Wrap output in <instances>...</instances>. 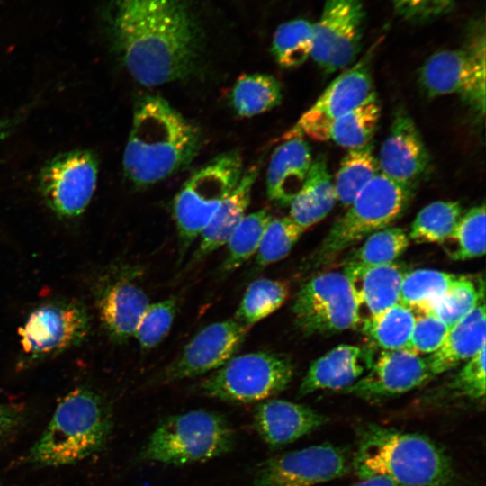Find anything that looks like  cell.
Wrapping results in <instances>:
<instances>
[{
	"mask_svg": "<svg viewBox=\"0 0 486 486\" xmlns=\"http://www.w3.org/2000/svg\"><path fill=\"white\" fill-rule=\"evenodd\" d=\"M283 99L281 83L273 76L254 73L240 76L231 91V104L241 117L270 111Z\"/></svg>",
	"mask_w": 486,
	"mask_h": 486,
	"instance_id": "4316f807",
	"label": "cell"
},
{
	"mask_svg": "<svg viewBox=\"0 0 486 486\" xmlns=\"http://www.w3.org/2000/svg\"><path fill=\"white\" fill-rule=\"evenodd\" d=\"M89 328V315L82 305L57 301L36 308L19 328V335L24 353L34 359L78 345Z\"/></svg>",
	"mask_w": 486,
	"mask_h": 486,
	"instance_id": "9a60e30c",
	"label": "cell"
},
{
	"mask_svg": "<svg viewBox=\"0 0 486 486\" xmlns=\"http://www.w3.org/2000/svg\"><path fill=\"white\" fill-rule=\"evenodd\" d=\"M248 328L235 319L204 327L166 368L163 380L176 382L219 369L234 356Z\"/></svg>",
	"mask_w": 486,
	"mask_h": 486,
	"instance_id": "2e32d148",
	"label": "cell"
},
{
	"mask_svg": "<svg viewBox=\"0 0 486 486\" xmlns=\"http://www.w3.org/2000/svg\"><path fill=\"white\" fill-rule=\"evenodd\" d=\"M405 230L387 227L365 238L345 262V266L369 267L394 263L410 245Z\"/></svg>",
	"mask_w": 486,
	"mask_h": 486,
	"instance_id": "836d02e7",
	"label": "cell"
},
{
	"mask_svg": "<svg viewBox=\"0 0 486 486\" xmlns=\"http://www.w3.org/2000/svg\"><path fill=\"white\" fill-rule=\"evenodd\" d=\"M328 420L327 416L310 406L280 399L259 403L253 417L255 430L270 448L287 446Z\"/></svg>",
	"mask_w": 486,
	"mask_h": 486,
	"instance_id": "d6986e66",
	"label": "cell"
},
{
	"mask_svg": "<svg viewBox=\"0 0 486 486\" xmlns=\"http://www.w3.org/2000/svg\"><path fill=\"white\" fill-rule=\"evenodd\" d=\"M379 173L373 143L349 149L343 157L334 180L338 201L347 207Z\"/></svg>",
	"mask_w": 486,
	"mask_h": 486,
	"instance_id": "f1b7e54d",
	"label": "cell"
},
{
	"mask_svg": "<svg viewBox=\"0 0 486 486\" xmlns=\"http://www.w3.org/2000/svg\"><path fill=\"white\" fill-rule=\"evenodd\" d=\"M373 50L337 76L290 130L317 141H328L332 122L362 104L374 91Z\"/></svg>",
	"mask_w": 486,
	"mask_h": 486,
	"instance_id": "4fadbf2b",
	"label": "cell"
},
{
	"mask_svg": "<svg viewBox=\"0 0 486 486\" xmlns=\"http://www.w3.org/2000/svg\"><path fill=\"white\" fill-rule=\"evenodd\" d=\"M292 312L306 335L340 332L360 324L358 305L344 272H324L298 291Z\"/></svg>",
	"mask_w": 486,
	"mask_h": 486,
	"instance_id": "30bf717a",
	"label": "cell"
},
{
	"mask_svg": "<svg viewBox=\"0 0 486 486\" xmlns=\"http://www.w3.org/2000/svg\"><path fill=\"white\" fill-rule=\"evenodd\" d=\"M303 232L289 216L272 219L256 253V266L265 267L284 259Z\"/></svg>",
	"mask_w": 486,
	"mask_h": 486,
	"instance_id": "f35d334b",
	"label": "cell"
},
{
	"mask_svg": "<svg viewBox=\"0 0 486 486\" xmlns=\"http://www.w3.org/2000/svg\"><path fill=\"white\" fill-rule=\"evenodd\" d=\"M289 285L281 280L261 278L247 288L235 320L250 328L277 310L288 299Z\"/></svg>",
	"mask_w": 486,
	"mask_h": 486,
	"instance_id": "1f68e13d",
	"label": "cell"
},
{
	"mask_svg": "<svg viewBox=\"0 0 486 486\" xmlns=\"http://www.w3.org/2000/svg\"><path fill=\"white\" fill-rule=\"evenodd\" d=\"M397 14L408 22L423 23L450 13L454 0H392Z\"/></svg>",
	"mask_w": 486,
	"mask_h": 486,
	"instance_id": "7bdbcfd3",
	"label": "cell"
},
{
	"mask_svg": "<svg viewBox=\"0 0 486 486\" xmlns=\"http://www.w3.org/2000/svg\"><path fill=\"white\" fill-rule=\"evenodd\" d=\"M374 361V351L369 347L338 346L310 364L298 395L302 397L320 390L343 391L359 380Z\"/></svg>",
	"mask_w": 486,
	"mask_h": 486,
	"instance_id": "ffe728a7",
	"label": "cell"
},
{
	"mask_svg": "<svg viewBox=\"0 0 486 486\" xmlns=\"http://www.w3.org/2000/svg\"><path fill=\"white\" fill-rule=\"evenodd\" d=\"M313 42V23L294 19L280 24L274 32L271 52L284 68L302 65L310 57Z\"/></svg>",
	"mask_w": 486,
	"mask_h": 486,
	"instance_id": "e575fe53",
	"label": "cell"
},
{
	"mask_svg": "<svg viewBox=\"0 0 486 486\" xmlns=\"http://www.w3.org/2000/svg\"><path fill=\"white\" fill-rule=\"evenodd\" d=\"M97 304L108 335L116 342H124L134 335L149 302L144 290L123 276L102 289Z\"/></svg>",
	"mask_w": 486,
	"mask_h": 486,
	"instance_id": "603a6c76",
	"label": "cell"
},
{
	"mask_svg": "<svg viewBox=\"0 0 486 486\" xmlns=\"http://www.w3.org/2000/svg\"><path fill=\"white\" fill-rule=\"evenodd\" d=\"M416 314L400 302L362 322L364 334L383 350L410 348Z\"/></svg>",
	"mask_w": 486,
	"mask_h": 486,
	"instance_id": "f546056e",
	"label": "cell"
},
{
	"mask_svg": "<svg viewBox=\"0 0 486 486\" xmlns=\"http://www.w3.org/2000/svg\"><path fill=\"white\" fill-rule=\"evenodd\" d=\"M351 468L360 478L382 476L402 486H452L451 459L432 439L369 423L360 428Z\"/></svg>",
	"mask_w": 486,
	"mask_h": 486,
	"instance_id": "3957f363",
	"label": "cell"
},
{
	"mask_svg": "<svg viewBox=\"0 0 486 486\" xmlns=\"http://www.w3.org/2000/svg\"><path fill=\"white\" fill-rule=\"evenodd\" d=\"M380 115L381 105L374 92L362 104L332 122L328 140L349 149L365 146L374 135Z\"/></svg>",
	"mask_w": 486,
	"mask_h": 486,
	"instance_id": "83f0119b",
	"label": "cell"
},
{
	"mask_svg": "<svg viewBox=\"0 0 486 486\" xmlns=\"http://www.w3.org/2000/svg\"><path fill=\"white\" fill-rule=\"evenodd\" d=\"M337 199L327 158L319 154L312 161L307 178L290 202L289 217L303 231L322 220Z\"/></svg>",
	"mask_w": 486,
	"mask_h": 486,
	"instance_id": "484cf974",
	"label": "cell"
},
{
	"mask_svg": "<svg viewBox=\"0 0 486 486\" xmlns=\"http://www.w3.org/2000/svg\"><path fill=\"white\" fill-rule=\"evenodd\" d=\"M9 125V122H0V135L4 133Z\"/></svg>",
	"mask_w": 486,
	"mask_h": 486,
	"instance_id": "bcb514c9",
	"label": "cell"
},
{
	"mask_svg": "<svg viewBox=\"0 0 486 486\" xmlns=\"http://www.w3.org/2000/svg\"><path fill=\"white\" fill-rule=\"evenodd\" d=\"M242 166L240 154L229 151L214 158L184 183L172 206L182 253L235 189L243 175Z\"/></svg>",
	"mask_w": 486,
	"mask_h": 486,
	"instance_id": "52a82bcc",
	"label": "cell"
},
{
	"mask_svg": "<svg viewBox=\"0 0 486 486\" xmlns=\"http://www.w3.org/2000/svg\"><path fill=\"white\" fill-rule=\"evenodd\" d=\"M350 468L341 447L310 446L262 462L252 486H314L344 476Z\"/></svg>",
	"mask_w": 486,
	"mask_h": 486,
	"instance_id": "5bb4252c",
	"label": "cell"
},
{
	"mask_svg": "<svg viewBox=\"0 0 486 486\" xmlns=\"http://www.w3.org/2000/svg\"><path fill=\"white\" fill-rule=\"evenodd\" d=\"M23 411L12 404H0V440L12 434L22 423Z\"/></svg>",
	"mask_w": 486,
	"mask_h": 486,
	"instance_id": "ee69618b",
	"label": "cell"
},
{
	"mask_svg": "<svg viewBox=\"0 0 486 486\" xmlns=\"http://www.w3.org/2000/svg\"><path fill=\"white\" fill-rule=\"evenodd\" d=\"M464 46L434 53L418 81L428 97L458 94L477 112H485V28L474 24Z\"/></svg>",
	"mask_w": 486,
	"mask_h": 486,
	"instance_id": "ba28073f",
	"label": "cell"
},
{
	"mask_svg": "<svg viewBox=\"0 0 486 486\" xmlns=\"http://www.w3.org/2000/svg\"><path fill=\"white\" fill-rule=\"evenodd\" d=\"M463 214L456 201H436L425 206L411 223L408 234L416 243H445Z\"/></svg>",
	"mask_w": 486,
	"mask_h": 486,
	"instance_id": "d6a6232c",
	"label": "cell"
},
{
	"mask_svg": "<svg viewBox=\"0 0 486 486\" xmlns=\"http://www.w3.org/2000/svg\"><path fill=\"white\" fill-rule=\"evenodd\" d=\"M430 378L427 358L408 349L383 350L364 376L341 392L379 401L412 391Z\"/></svg>",
	"mask_w": 486,
	"mask_h": 486,
	"instance_id": "e0dca14e",
	"label": "cell"
},
{
	"mask_svg": "<svg viewBox=\"0 0 486 486\" xmlns=\"http://www.w3.org/2000/svg\"><path fill=\"white\" fill-rule=\"evenodd\" d=\"M485 349L466 361V364L446 385L449 395L483 401L485 396Z\"/></svg>",
	"mask_w": 486,
	"mask_h": 486,
	"instance_id": "60d3db41",
	"label": "cell"
},
{
	"mask_svg": "<svg viewBox=\"0 0 486 486\" xmlns=\"http://www.w3.org/2000/svg\"><path fill=\"white\" fill-rule=\"evenodd\" d=\"M202 143L198 128L166 100L146 95L137 104L123 154V170L138 187H147L187 166Z\"/></svg>",
	"mask_w": 486,
	"mask_h": 486,
	"instance_id": "7a4b0ae2",
	"label": "cell"
},
{
	"mask_svg": "<svg viewBox=\"0 0 486 486\" xmlns=\"http://www.w3.org/2000/svg\"><path fill=\"white\" fill-rule=\"evenodd\" d=\"M98 161L89 150L61 153L50 160L40 176L41 194L49 207L59 217L82 214L94 194Z\"/></svg>",
	"mask_w": 486,
	"mask_h": 486,
	"instance_id": "7c38bea8",
	"label": "cell"
},
{
	"mask_svg": "<svg viewBox=\"0 0 486 486\" xmlns=\"http://www.w3.org/2000/svg\"><path fill=\"white\" fill-rule=\"evenodd\" d=\"M377 160L382 174L414 189L428 175V150L418 128L405 109L396 111Z\"/></svg>",
	"mask_w": 486,
	"mask_h": 486,
	"instance_id": "ac0fdd59",
	"label": "cell"
},
{
	"mask_svg": "<svg viewBox=\"0 0 486 486\" xmlns=\"http://www.w3.org/2000/svg\"><path fill=\"white\" fill-rule=\"evenodd\" d=\"M236 433L221 414L204 410L164 418L138 459L170 465L204 462L231 451Z\"/></svg>",
	"mask_w": 486,
	"mask_h": 486,
	"instance_id": "5b68a950",
	"label": "cell"
},
{
	"mask_svg": "<svg viewBox=\"0 0 486 486\" xmlns=\"http://www.w3.org/2000/svg\"><path fill=\"white\" fill-rule=\"evenodd\" d=\"M485 205L475 206L462 214L452 234L445 242L451 241L454 248L447 254L454 260H469L485 254Z\"/></svg>",
	"mask_w": 486,
	"mask_h": 486,
	"instance_id": "8d00e7d4",
	"label": "cell"
},
{
	"mask_svg": "<svg viewBox=\"0 0 486 486\" xmlns=\"http://www.w3.org/2000/svg\"><path fill=\"white\" fill-rule=\"evenodd\" d=\"M292 360L279 353L258 351L233 356L200 384L202 392L219 400L249 403L284 391L292 380Z\"/></svg>",
	"mask_w": 486,
	"mask_h": 486,
	"instance_id": "9c48e42d",
	"label": "cell"
},
{
	"mask_svg": "<svg viewBox=\"0 0 486 486\" xmlns=\"http://www.w3.org/2000/svg\"><path fill=\"white\" fill-rule=\"evenodd\" d=\"M0 486H4V485H3V484L0 483Z\"/></svg>",
	"mask_w": 486,
	"mask_h": 486,
	"instance_id": "7dc6e473",
	"label": "cell"
},
{
	"mask_svg": "<svg viewBox=\"0 0 486 486\" xmlns=\"http://www.w3.org/2000/svg\"><path fill=\"white\" fill-rule=\"evenodd\" d=\"M483 299V284L477 287L471 278L459 275L428 313L437 317L450 329Z\"/></svg>",
	"mask_w": 486,
	"mask_h": 486,
	"instance_id": "74e56055",
	"label": "cell"
},
{
	"mask_svg": "<svg viewBox=\"0 0 486 486\" xmlns=\"http://www.w3.org/2000/svg\"><path fill=\"white\" fill-rule=\"evenodd\" d=\"M113 32L124 66L142 86L182 80L196 68L200 29L181 0H117Z\"/></svg>",
	"mask_w": 486,
	"mask_h": 486,
	"instance_id": "6da1fadb",
	"label": "cell"
},
{
	"mask_svg": "<svg viewBox=\"0 0 486 486\" xmlns=\"http://www.w3.org/2000/svg\"><path fill=\"white\" fill-rule=\"evenodd\" d=\"M313 158L303 137L290 131L273 152L266 171V193L270 201L288 205L302 187Z\"/></svg>",
	"mask_w": 486,
	"mask_h": 486,
	"instance_id": "7402d4cb",
	"label": "cell"
},
{
	"mask_svg": "<svg viewBox=\"0 0 486 486\" xmlns=\"http://www.w3.org/2000/svg\"><path fill=\"white\" fill-rule=\"evenodd\" d=\"M350 486H402L394 481L382 476H372L360 479L359 482Z\"/></svg>",
	"mask_w": 486,
	"mask_h": 486,
	"instance_id": "f6af8a7d",
	"label": "cell"
},
{
	"mask_svg": "<svg viewBox=\"0 0 486 486\" xmlns=\"http://www.w3.org/2000/svg\"><path fill=\"white\" fill-rule=\"evenodd\" d=\"M272 219L267 209H261L244 216L227 242V255L221 265L223 273L235 271L256 255Z\"/></svg>",
	"mask_w": 486,
	"mask_h": 486,
	"instance_id": "d590c367",
	"label": "cell"
},
{
	"mask_svg": "<svg viewBox=\"0 0 486 486\" xmlns=\"http://www.w3.org/2000/svg\"><path fill=\"white\" fill-rule=\"evenodd\" d=\"M415 189L381 172L347 206L310 256V266H328L335 257L375 231L390 227L408 209Z\"/></svg>",
	"mask_w": 486,
	"mask_h": 486,
	"instance_id": "8992f818",
	"label": "cell"
},
{
	"mask_svg": "<svg viewBox=\"0 0 486 486\" xmlns=\"http://www.w3.org/2000/svg\"><path fill=\"white\" fill-rule=\"evenodd\" d=\"M112 429V411L104 399L91 389L76 388L58 404L28 460L53 467L76 463L102 450Z\"/></svg>",
	"mask_w": 486,
	"mask_h": 486,
	"instance_id": "277c9868",
	"label": "cell"
},
{
	"mask_svg": "<svg viewBox=\"0 0 486 486\" xmlns=\"http://www.w3.org/2000/svg\"><path fill=\"white\" fill-rule=\"evenodd\" d=\"M176 307L174 297L148 304L133 335L142 349L156 347L166 337L172 327Z\"/></svg>",
	"mask_w": 486,
	"mask_h": 486,
	"instance_id": "ab89813d",
	"label": "cell"
},
{
	"mask_svg": "<svg viewBox=\"0 0 486 486\" xmlns=\"http://www.w3.org/2000/svg\"><path fill=\"white\" fill-rule=\"evenodd\" d=\"M356 296L360 323L400 302L406 268L392 263L369 267L344 266Z\"/></svg>",
	"mask_w": 486,
	"mask_h": 486,
	"instance_id": "44dd1931",
	"label": "cell"
},
{
	"mask_svg": "<svg viewBox=\"0 0 486 486\" xmlns=\"http://www.w3.org/2000/svg\"><path fill=\"white\" fill-rule=\"evenodd\" d=\"M449 331V328L437 317L425 313L416 315L410 350L420 354L436 351Z\"/></svg>",
	"mask_w": 486,
	"mask_h": 486,
	"instance_id": "b9f144b4",
	"label": "cell"
},
{
	"mask_svg": "<svg viewBox=\"0 0 486 486\" xmlns=\"http://www.w3.org/2000/svg\"><path fill=\"white\" fill-rule=\"evenodd\" d=\"M484 299L452 327L441 346L427 358L431 376L444 374L477 355L485 345Z\"/></svg>",
	"mask_w": 486,
	"mask_h": 486,
	"instance_id": "cb8c5ba5",
	"label": "cell"
},
{
	"mask_svg": "<svg viewBox=\"0 0 486 486\" xmlns=\"http://www.w3.org/2000/svg\"><path fill=\"white\" fill-rule=\"evenodd\" d=\"M258 174L259 168L256 166L247 170L232 193L220 203L200 235L201 241L193 257L194 263L227 244L245 216Z\"/></svg>",
	"mask_w": 486,
	"mask_h": 486,
	"instance_id": "d4e9b609",
	"label": "cell"
},
{
	"mask_svg": "<svg viewBox=\"0 0 486 486\" xmlns=\"http://www.w3.org/2000/svg\"><path fill=\"white\" fill-rule=\"evenodd\" d=\"M363 0H325L313 23L310 57L327 73L351 66L362 50L364 24Z\"/></svg>",
	"mask_w": 486,
	"mask_h": 486,
	"instance_id": "8fae6325",
	"label": "cell"
},
{
	"mask_svg": "<svg viewBox=\"0 0 486 486\" xmlns=\"http://www.w3.org/2000/svg\"><path fill=\"white\" fill-rule=\"evenodd\" d=\"M458 276L436 269L408 271L402 281L400 302L416 315L428 313Z\"/></svg>",
	"mask_w": 486,
	"mask_h": 486,
	"instance_id": "4dcf8cb0",
	"label": "cell"
}]
</instances>
